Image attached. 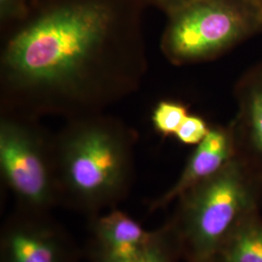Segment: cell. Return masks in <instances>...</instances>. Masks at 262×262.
<instances>
[{
	"instance_id": "6da1fadb",
	"label": "cell",
	"mask_w": 262,
	"mask_h": 262,
	"mask_svg": "<svg viewBox=\"0 0 262 262\" xmlns=\"http://www.w3.org/2000/svg\"><path fill=\"white\" fill-rule=\"evenodd\" d=\"M147 66L140 30L115 0H62L4 43L2 113L31 120L102 113L139 88Z\"/></svg>"
},
{
	"instance_id": "7a4b0ae2",
	"label": "cell",
	"mask_w": 262,
	"mask_h": 262,
	"mask_svg": "<svg viewBox=\"0 0 262 262\" xmlns=\"http://www.w3.org/2000/svg\"><path fill=\"white\" fill-rule=\"evenodd\" d=\"M135 141L102 113L68 120L52 138L60 203L92 216L116 208L130 188Z\"/></svg>"
},
{
	"instance_id": "3957f363",
	"label": "cell",
	"mask_w": 262,
	"mask_h": 262,
	"mask_svg": "<svg viewBox=\"0 0 262 262\" xmlns=\"http://www.w3.org/2000/svg\"><path fill=\"white\" fill-rule=\"evenodd\" d=\"M176 202L168 224L177 237L182 259L216 262L236 230L260 213L262 179L236 156Z\"/></svg>"
},
{
	"instance_id": "277c9868",
	"label": "cell",
	"mask_w": 262,
	"mask_h": 262,
	"mask_svg": "<svg viewBox=\"0 0 262 262\" xmlns=\"http://www.w3.org/2000/svg\"><path fill=\"white\" fill-rule=\"evenodd\" d=\"M0 170L20 210L46 214L60 203L52 138L33 120L2 113Z\"/></svg>"
},
{
	"instance_id": "5b68a950",
	"label": "cell",
	"mask_w": 262,
	"mask_h": 262,
	"mask_svg": "<svg viewBox=\"0 0 262 262\" xmlns=\"http://www.w3.org/2000/svg\"><path fill=\"white\" fill-rule=\"evenodd\" d=\"M253 21L229 0H192L171 12L161 39L170 62L206 61L236 46L253 31Z\"/></svg>"
},
{
	"instance_id": "8992f818",
	"label": "cell",
	"mask_w": 262,
	"mask_h": 262,
	"mask_svg": "<svg viewBox=\"0 0 262 262\" xmlns=\"http://www.w3.org/2000/svg\"><path fill=\"white\" fill-rule=\"evenodd\" d=\"M0 262H78V252L46 214L20 210L3 226Z\"/></svg>"
},
{
	"instance_id": "52a82bcc",
	"label": "cell",
	"mask_w": 262,
	"mask_h": 262,
	"mask_svg": "<svg viewBox=\"0 0 262 262\" xmlns=\"http://www.w3.org/2000/svg\"><path fill=\"white\" fill-rule=\"evenodd\" d=\"M234 92L237 113L229 125L236 156L262 179V61L241 76Z\"/></svg>"
},
{
	"instance_id": "ba28073f",
	"label": "cell",
	"mask_w": 262,
	"mask_h": 262,
	"mask_svg": "<svg viewBox=\"0 0 262 262\" xmlns=\"http://www.w3.org/2000/svg\"><path fill=\"white\" fill-rule=\"evenodd\" d=\"M235 157L234 136L230 125L211 127L206 137L196 145L178 180L150 204V212L175 202L187 189L215 175Z\"/></svg>"
},
{
	"instance_id": "9c48e42d",
	"label": "cell",
	"mask_w": 262,
	"mask_h": 262,
	"mask_svg": "<svg viewBox=\"0 0 262 262\" xmlns=\"http://www.w3.org/2000/svg\"><path fill=\"white\" fill-rule=\"evenodd\" d=\"M89 256L92 262L124 259L139 252L152 238L131 216L116 208L93 216Z\"/></svg>"
},
{
	"instance_id": "30bf717a",
	"label": "cell",
	"mask_w": 262,
	"mask_h": 262,
	"mask_svg": "<svg viewBox=\"0 0 262 262\" xmlns=\"http://www.w3.org/2000/svg\"><path fill=\"white\" fill-rule=\"evenodd\" d=\"M216 262H262V216L249 217L226 243Z\"/></svg>"
},
{
	"instance_id": "8fae6325",
	"label": "cell",
	"mask_w": 262,
	"mask_h": 262,
	"mask_svg": "<svg viewBox=\"0 0 262 262\" xmlns=\"http://www.w3.org/2000/svg\"><path fill=\"white\" fill-rule=\"evenodd\" d=\"M182 259L177 237L168 222L154 230L152 238L139 252L113 261L97 262H178Z\"/></svg>"
},
{
	"instance_id": "7c38bea8",
	"label": "cell",
	"mask_w": 262,
	"mask_h": 262,
	"mask_svg": "<svg viewBox=\"0 0 262 262\" xmlns=\"http://www.w3.org/2000/svg\"><path fill=\"white\" fill-rule=\"evenodd\" d=\"M188 115L184 104L175 101H160L155 108L151 121L156 130L163 136L175 135Z\"/></svg>"
},
{
	"instance_id": "4fadbf2b",
	"label": "cell",
	"mask_w": 262,
	"mask_h": 262,
	"mask_svg": "<svg viewBox=\"0 0 262 262\" xmlns=\"http://www.w3.org/2000/svg\"><path fill=\"white\" fill-rule=\"evenodd\" d=\"M210 128L202 118L187 115L174 136L185 145L196 146L206 137Z\"/></svg>"
},
{
	"instance_id": "5bb4252c",
	"label": "cell",
	"mask_w": 262,
	"mask_h": 262,
	"mask_svg": "<svg viewBox=\"0 0 262 262\" xmlns=\"http://www.w3.org/2000/svg\"><path fill=\"white\" fill-rule=\"evenodd\" d=\"M26 14L27 8L24 0H0V17L2 21L23 19Z\"/></svg>"
},
{
	"instance_id": "9a60e30c",
	"label": "cell",
	"mask_w": 262,
	"mask_h": 262,
	"mask_svg": "<svg viewBox=\"0 0 262 262\" xmlns=\"http://www.w3.org/2000/svg\"><path fill=\"white\" fill-rule=\"evenodd\" d=\"M161 6L165 7L169 12H172L174 10H177L180 7L187 4L188 2L192 0H156Z\"/></svg>"
},
{
	"instance_id": "2e32d148",
	"label": "cell",
	"mask_w": 262,
	"mask_h": 262,
	"mask_svg": "<svg viewBox=\"0 0 262 262\" xmlns=\"http://www.w3.org/2000/svg\"><path fill=\"white\" fill-rule=\"evenodd\" d=\"M257 20H258L259 25L262 26V9H259V11L257 12Z\"/></svg>"
},
{
	"instance_id": "e0dca14e",
	"label": "cell",
	"mask_w": 262,
	"mask_h": 262,
	"mask_svg": "<svg viewBox=\"0 0 262 262\" xmlns=\"http://www.w3.org/2000/svg\"><path fill=\"white\" fill-rule=\"evenodd\" d=\"M249 1L253 2V3L256 4V5H259V6H260V9H262V0H249Z\"/></svg>"
}]
</instances>
